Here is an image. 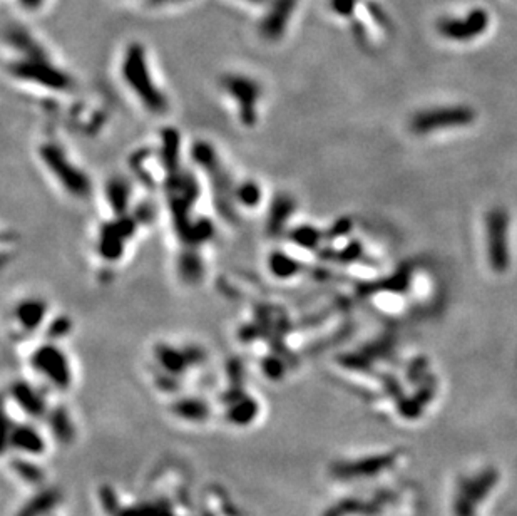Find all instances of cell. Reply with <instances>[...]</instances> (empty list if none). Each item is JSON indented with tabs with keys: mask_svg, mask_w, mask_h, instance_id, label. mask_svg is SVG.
<instances>
[{
	"mask_svg": "<svg viewBox=\"0 0 517 516\" xmlns=\"http://www.w3.org/2000/svg\"><path fill=\"white\" fill-rule=\"evenodd\" d=\"M296 3H298V0H275L271 3V9L268 12L266 17H264L262 26L264 38L276 39L283 34Z\"/></svg>",
	"mask_w": 517,
	"mask_h": 516,
	"instance_id": "obj_11",
	"label": "cell"
},
{
	"mask_svg": "<svg viewBox=\"0 0 517 516\" xmlns=\"http://www.w3.org/2000/svg\"><path fill=\"white\" fill-rule=\"evenodd\" d=\"M271 274H275L280 278H290L296 277V274L300 272V263L295 258L290 257L287 253H273L270 260Z\"/></svg>",
	"mask_w": 517,
	"mask_h": 516,
	"instance_id": "obj_21",
	"label": "cell"
},
{
	"mask_svg": "<svg viewBox=\"0 0 517 516\" xmlns=\"http://www.w3.org/2000/svg\"><path fill=\"white\" fill-rule=\"evenodd\" d=\"M60 494L59 490L56 488H49V490L40 491V493L35 494L34 498H31L19 510L17 516H44L47 515L49 511L54 510V508L59 505Z\"/></svg>",
	"mask_w": 517,
	"mask_h": 516,
	"instance_id": "obj_14",
	"label": "cell"
},
{
	"mask_svg": "<svg viewBox=\"0 0 517 516\" xmlns=\"http://www.w3.org/2000/svg\"><path fill=\"white\" fill-rule=\"evenodd\" d=\"M12 319L24 332L37 331L47 319V303L40 299L24 300L15 306Z\"/></svg>",
	"mask_w": 517,
	"mask_h": 516,
	"instance_id": "obj_10",
	"label": "cell"
},
{
	"mask_svg": "<svg viewBox=\"0 0 517 516\" xmlns=\"http://www.w3.org/2000/svg\"><path fill=\"white\" fill-rule=\"evenodd\" d=\"M474 111L471 108H443L425 111L417 115L412 119V131L415 133H430L437 129L457 128V126H467L474 121Z\"/></svg>",
	"mask_w": 517,
	"mask_h": 516,
	"instance_id": "obj_6",
	"label": "cell"
},
{
	"mask_svg": "<svg viewBox=\"0 0 517 516\" xmlns=\"http://www.w3.org/2000/svg\"><path fill=\"white\" fill-rule=\"evenodd\" d=\"M392 465V456H377L368 458L364 461L348 463V465H337L335 474L341 478H360V476H372L377 471L387 468Z\"/></svg>",
	"mask_w": 517,
	"mask_h": 516,
	"instance_id": "obj_13",
	"label": "cell"
},
{
	"mask_svg": "<svg viewBox=\"0 0 517 516\" xmlns=\"http://www.w3.org/2000/svg\"><path fill=\"white\" fill-rule=\"evenodd\" d=\"M121 76L126 86L131 89L133 94H136L137 101L146 109H149V113L161 116L168 111V99L151 74L144 47L139 42H133L126 51L123 64H121Z\"/></svg>",
	"mask_w": 517,
	"mask_h": 516,
	"instance_id": "obj_1",
	"label": "cell"
},
{
	"mask_svg": "<svg viewBox=\"0 0 517 516\" xmlns=\"http://www.w3.org/2000/svg\"><path fill=\"white\" fill-rule=\"evenodd\" d=\"M69 356L59 344L46 342L31 356V367L42 381L59 391H66L72 384V367Z\"/></svg>",
	"mask_w": 517,
	"mask_h": 516,
	"instance_id": "obj_2",
	"label": "cell"
},
{
	"mask_svg": "<svg viewBox=\"0 0 517 516\" xmlns=\"http://www.w3.org/2000/svg\"><path fill=\"white\" fill-rule=\"evenodd\" d=\"M487 243H489L491 267L502 274L509 265L507 215L504 210H492L487 217Z\"/></svg>",
	"mask_w": 517,
	"mask_h": 516,
	"instance_id": "obj_7",
	"label": "cell"
},
{
	"mask_svg": "<svg viewBox=\"0 0 517 516\" xmlns=\"http://www.w3.org/2000/svg\"><path fill=\"white\" fill-rule=\"evenodd\" d=\"M235 200L239 203L241 208L256 210L263 201V190L256 181H243L233 190Z\"/></svg>",
	"mask_w": 517,
	"mask_h": 516,
	"instance_id": "obj_16",
	"label": "cell"
},
{
	"mask_svg": "<svg viewBox=\"0 0 517 516\" xmlns=\"http://www.w3.org/2000/svg\"><path fill=\"white\" fill-rule=\"evenodd\" d=\"M10 396L15 404L22 409L27 416L39 419L47 413L46 401L40 396L37 389L26 381H14L10 385Z\"/></svg>",
	"mask_w": 517,
	"mask_h": 516,
	"instance_id": "obj_9",
	"label": "cell"
},
{
	"mask_svg": "<svg viewBox=\"0 0 517 516\" xmlns=\"http://www.w3.org/2000/svg\"><path fill=\"white\" fill-rule=\"evenodd\" d=\"M221 88L235 103L239 123L248 126V128L256 126L262 86L248 76L226 74L221 81Z\"/></svg>",
	"mask_w": 517,
	"mask_h": 516,
	"instance_id": "obj_5",
	"label": "cell"
},
{
	"mask_svg": "<svg viewBox=\"0 0 517 516\" xmlns=\"http://www.w3.org/2000/svg\"><path fill=\"white\" fill-rule=\"evenodd\" d=\"M492 485V474H486V476L475 479L472 481L471 485H467L466 490L462 491L461 494V501L457 505V511L461 516H472V508H474V503H477L480 497L489 491V488Z\"/></svg>",
	"mask_w": 517,
	"mask_h": 516,
	"instance_id": "obj_15",
	"label": "cell"
},
{
	"mask_svg": "<svg viewBox=\"0 0 517 516\" xmlns=\"http://www.w3.org/2000/svg\"><path fill=\"white\" fill-rule=\"evenodd\" d=\"M333 9H335L341 15H348L353 12L355 7V0H332Z\"/></svg>",
	"mask_w": 517,
	"mask_h": 516,
	"instance_id": "obj_23",
	"label": "cell"
},
{
	"mask_svg": "<svg viewBox=\"0 0 517 516\" xmlns=\"http://www.w3.org/2000/svg\"><path fill=\"white\" fill-rule=\"evenodd\" d=\"M40 158L46 163L47 172L56 178L57 183L62 186L64 190H67V193H71L76 198H84L89 194V180L87 176L80 172L79 168H76L74 163L64 154V149L59 144L49 143L44 144L39 149Z\"/></svg>",
	"mask_w": 517,
	"mask_h": 516,
	"instance_id": "obj_3",
	"label": "cell"
},
{
	"mask_svg": "<svg viewBox=\"0 0 517 516\" xmlns=\"http://www.w3.org/2000/svg\"><path fill=\"white\" fill-rule=\"evenodd\" d=\"M49 426H51L52 434L60 442H71L74 440V426H72L71 417H69V414L64 409H56L51 414Z\"/></svg>",
	"mask_w": 517,
	"mask_h": 516,
	"instance_id": "obj_19",
	"label": "cell"
},
{
	"mask_svg": "<svg viewBox=\"0 0 517 516\" xmlns=\"http://www.w3.org/2000/svg\"><path fill=\"white\" fill-rule=\"evenodd\" d=\"M10 468L20 479H22V481L28 483V485H40V483L44 481V478H46L42 468H39L37 465H34V463H31V461H26V459H22V458L12 459Z\"/></svg>",
	"mask_w": 517,
	"mask_h": 516,
	"instance_id": "obj_20",
	"label": "cell"
},
{
	"mask_svg": "<svg viewBox=\"0 0 517 516\" xmlns=\"http://www.w3.org/2000/svg\"><path fill=\"white\" fill-rule=\"evenodd\" d=\"M9 441L12 448L27 454H42L46 451V441L40 436L39 431L31 424H19L10 431Z\"/></svg>",
	"mask_w": 517,
	"mask_h": 516,
	"instance_id": "obj_12",
	"label": "cell"
},
{
	"mask_svg": "<svg viewBox=\"0 0 517 516\" xmlns=\"http://www.w3.org/2000/svg\"><path fill=\"white\" fill-rule=\"evenodd\" d=\"M489 26V15L486 10L474 9L466 15V19H443L439 22L437 29L443 38L454 40H469L477 38Z\"/></svg>",
	"mask_w": 517,
	"mask_h": 516,
	"instance_id": "obj_8",
	"label": "cell"
},
{
	"mask_svg": "<svg viewBox=\"0 0 517 516\" xmlns=\"http://www.w3.org/2000/svg\"><path fill=\"white\" fill-rule=\"evenodd\" d=\"M9 69L15 79L35 83L37 86L51 89V91H71L74 86L71 76L49 63L47 58H24L12 63Z\"/></svg>",
	"mask_w": 517,
	"mask_h": 516,
	"instance_id": "obj_4",
	"label": "cell"
},
{
	"mask_svg": "<svg viewBox=\"0 0 517 516\" xmlns=\"http://www.w3.org/2000/svg\"><path fill=\"white\" fill-rule=\"evenodd\" d=\"M256 414H258V404H256V401L250 399V397H241V399L236 397L235 404L226 413V417L228 421L233 422L236 426H248L255 419Z\"/></svg>",
	"mask_w": 517,
	"mask_h": 516,
	"instance_id": "obj_17",
	"label": "cell"
},
{
	"mask_svg": "<svg viewBox=\"0 0 517 516\" xmlns=\"http://www.w3.org/2000/svg\"><path fill=\"white\" fill-rule=\"evenodd\" d=\"M173 413L185 421L203 422L210 416V408L206 402L198 399H183L173 404Z\"/></svg>",
	"mask_w": 517,
	"mask_h": 516,
	"instance_id": "obj_18",
	"label": "cell"
},
{
	"mask_svg": "<svg viewBox=\"0 0 517 516\" xmlns=\"http://www.w3.org/2000/svg\"><path fill=\"white\" fill-rule=\"evenodd\" d=\"M101 498H103V505L105 508V511H109V513L112 515V511H116V508H117L116 494H114V491L109 486H105L103 490V493H101Z\"/></svg>",
	"mask_w": 517,
	"mask_h": 516,
	"instance_id": "obj_22",
	"label": "cell"
},
{
	"mask_svg": "<svg viewBox=\"0 0 517 516\" xmlns=\"http://www.w3.org/2000/svg\"><path fill=\"white\" fill-rule=\"evenodd\" d=\"M246 2H253V3H262V2H266V0H246Z\"/></svg>",
	"mask_w": 517,
	"mask_h": 516,
	"instance_id": "obj_26",
	"label": "cell"
},
{
	"mask_svg": "<svg viewBox=\"0 0 517 516\" xmlns=\"http://www.w3.org/2000/svg\"><path fill=\"white\" fill-rule=\"evenodd\" d=\"M168 2H183V0H148V3H151V6H164Z\"/></svg>",
	"mask_w": 517,
	"mask_h": 516,
	"instance_id": "obj_25",
	"label": "cell"
},
{
	"mask_svg": "<svg viewBox=\"0 0 517 516\" xmlns=\"http://www.w3.org/2000/svg\"><path fill=\"white\" fill-rule=\"evenodd\" d=\"M17 2H19V6L22 7L24 10L35 12V10H39L40 7H42L44 0H17Z\"/></svg>",
	"mask_w": 517,
	"mask_h": 516,
	"instance_id": "obj_24",
	"label": "cell"
}]
</instances>
